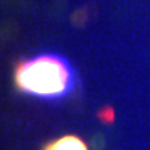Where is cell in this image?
<instances>
[{
  "label": "cell",
  "instance_id": "obj_1",
  "mask_svg": "<svg viewBox=\"0 0 150 150\" xmlns=\"http://www.w3.org/2000/svg\"><path fill=\"white\" fill-rule=\"evenodd\" d=\"M14 83L18 91L31 96L59 99L72 91L74 71L59 54H39L16 65Z\"/></svg>",
  "mask_w": 150,
  "mask_h": 150
},
{
  "label": "cell",
  "instance_id": "obj_2",
  "mask_svg": "<svg viewBox=\"0 0 150 150\" xmlns=\"http://www.w3.org/2000/svg\"><path fill=\"white\" fill-rule=\"evenodd\" d=\"M42 150H89L83 140L76 135H64L45 145Z\"/></svg>",
  "mask_w": 150,
  "mask_h": 150
},
{
  "label": "cell",
  "instance_id": "obj_3",
  "mask_svg": "<svg viewBox=\"0 0 150 150\" xmlns=\"http://www.w3.org/2000/svg\"><path fill=\"white\" fill-rule=\"evenodd\" d=\"M99 117L102 120L103 122H111L112 120H114V111H112L111 108H103L100 114H99Z\"/></svg>",
  "mask_w": 150,
  "mask_h": 150
}]
</instances>
